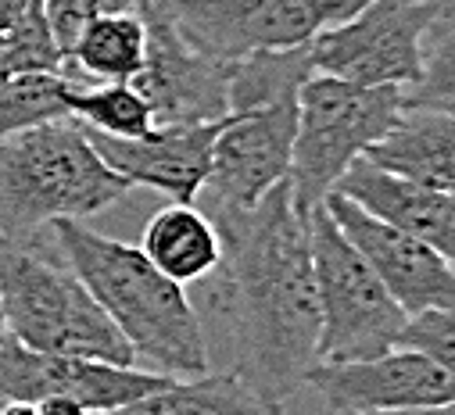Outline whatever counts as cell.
I'll use <instances>...</instances> for the list:
<instances>
[{"label": "cell", "mask_w": 455, "mask_h": 415, "mask_svg": "<svg viewBox=\"0 0 455 415\" xmlns=\"http://www.w3.org/2000/svg\"><path fill=\"white\" fill-rule=\"evenodd\" d=\"M222 240L215 308L230 323L234 372L262 397L283 404L319 362V301L305 215L291 183L273 186L255 208L215 212Z\"/></svg>", "instance_id": "obj_1"}, {"label": "cell", "mask_w": 455, "mask_h": 415, "mask_svg": "<svg viewBox=\"0 0 455 415\" xmlns=\"http://www.w3.org/2000/svg\"><path fill=\"white\" fill-rule=\"evenodd\" d=\"M51 230L72 272L133 348L140 369L176 380L208 372L204 326L187 286L158 272L140 247L104 237L83 219H58Z\"/></svg>", "instance_id": "obj_2"}, {"label": "cell", "mask_w": 455, "mask_h": 415, "mask_svg": "<svg viewBox=\"0 0 455 415\" xmlns=\"http://www.w3.org/2000/svg\"><path fill=\"white\" fill-rule=\"evenodd\" d=\"M76 86L79 82L65 72H26L0 82V140L40 122L72 119L68 100Z\"/></svg>", "instance_id": "obj_22"}, {"label": "cell", "mask_w": 455, "mask_h": 415, "mask_svg": "<svg viewBox=\"0 0 455 415\" xmlns=\"http://www.w3.org/2000/svg\"><path fill=\"white\" fill-rule=\"evenodd\" d=\"M140 0H44V15L51 22V33L61 47V54H68V47L76 43L79 29L100 15H116V12H137Z\"/></svg>", "instance_id": "obj_25"}, {"label": "cell", "mask_w": 455, "mask_h": 415, "mask_svg": "<svg viewBox=\"0 0 455 415\" xmlns=\"http://www.w3.org/2000/svg\"><path fill=\"white\" fill-rule=\"evenodd\" d=\"M333 226L348 237V244L366 258V265L380 276L387 294L405 308V311H423V308H451L455 304V269L451 258L434 251L427 240L402 233L359 204H352L340 193L323 197Z\"/></svg>", "instance_id": "obj_12"}, {"label": "cell", "mask_w": 455, "mask_h": 415, "mask_svg": "<svg viewBox=\"0 0 455 415\" xmlns=\"http://www.w3.org/2000/svg\"><path fill=\"white\" fill-rule=\"evenodd\" d=\"M441 19H455L444 0H366L315 40H308L312 72L366 86H416L423 75L427 36Z\"/></svg>", "instance_id": "obj_7"}, {"label": "cell", "mask_w": 455, "mask_h": 415, "mask_svg": "<svg viewBox=\"0 0 455 415\" xmlns=\"http://www.w3.org/2000/svg\"><path fill=\"white\" fill-rule=\"evenodd\" d=\"M330 193L348 197L373 219L427 240L444 258L455 254V197L444 190L419 186L405 176L373 165L370 158H355Z\"/></svg>", "instance_id": "obj_15"}, {"label": "cell", "mask_w": 455, "mask_h": 415, "mask_svg": "<svg viewBox=\"0 0 455 415\" xmlns=\"http://www.w3.org/2000/svg\"><path fill=\"white\" fill-rule=\"evenodd\" d=\"M140 251L158 272L187 286L208 279L219 269L222 240L212 215H204L194 200H169L144 226Z\"/></svg>", "instance_id": "obj_17"}, {"label": "cell", "mask_w": 455, "mask_h": 415, "mask_svg": "<svg viewBox=\"0 0 455 415\" xmlns=\"http://www.w3.org/2000/svg\"><path fill=\"white\" fill-rule=\"evenodd\" d=\"M395 348L427 355V358H434L437 365L455 369V319H451V308L409 311Z\"/></svg>", "instance_id": "obj_24"}, {"label": "cell", "mask_w": 455, "mask_h": 415, "mask_svg": "<svg viewBox=\"0 0 455 415\" xmlns=\"http://www.w3.org/2000/svg\"><path fill=\"white\" fill-rule=\"evenodd\" d=\"M176 33L212 61L291 51L352 19L366 0H151Z\"/></svg>", "instance_id": "obj_8"}, {"label": "cell", "mask_w": 455, "mask_h": 415, "mask_svg": "<svg viewBox=\"0 0 455 415\" xmlns=\"http://www.w3.org/2000/svg\"><path fill=\"white\" fill-rule=\"evenodd\" d=\"M298 129V93L266 108L226 115L212 140V168L204 190L215 212L255 208L273 186L291 176V151Z\"/></svg>", "instance_id": "obj_9"}, {"label": "cell", "mask_w": 455, "mask_h": 415, "mask_svg": "<svg viewBox=\"0 0 455 415\" xmlns=\"http://www.w3.org/2000/svg\"><path fill=\"white\" fill-rule=\"evenodd\" d=\"M0 82H8V75H4V72H0Z\"/></svg>", "instance_id": "obj_31"}, {"label": "cell", "mask_w": 455, "mask_h": 415, "mask_svg": "<svg viewBox=\"0 0 455 415\" xmlns=\"http://www.w3.org/2000/svg\"><path fill=\"white\" fill-rule=\"evenodd\" d=\"M219 122H197V126H155L148 137L119 140L90 133V144L97 147L100 161L119 172L130 186H148L165 193L169 200H197V193L208 183L212 168V140L219 133Z\"/></svg>", "instance_id": "obj_14"}, {"label": "cell", "mask_w": 455, "mask_h": 415, "mask_svg": "<svg viewBox=\"0 0 455 415\" xmlns=\"http://www.w3.org/2000/svg\"><path fill=\"white\" fill-rule=\"evenodd\" d=\"M305 230L319 301V362H359L391 351L409 311L333 226L323 200L305 212Z\"/></svg>", "instance_id": "obj_6"}, {"label": "cell", "mask_w": 455, "mask_h": 415, "mask_svg": "<svg viewBox=\"0 0 455 415\" xmlns=\"http://www.w3.org/2000/svg\"><path fill=\"white\" fill-rule=\"evenodd\" d=\"M176 376L151 372L140 365H111L97 358L76 355H47L26 348L12 333L0 344V397L4 401H44V397H72L83 408L111 411L123 408Z\"/></svg>", "instance_id": "obj_11"}, {"label": "cell", "mask_w": 455, "mask_h": 415, "mask_svg": "<svg viewBox=\"0 0 455 415\" xmlns=\"http://www.w3.org/2000/svg\"><path fill=\"white\" fill-rule=\"evenodd\" d=\"M36 4V0H0V29H8L15 26L29 8Z\"/></svg>", "instance_id": "obj_27"}, {"label": "cell", "mask_w": 455, "mask_h": 415, "mask_svg": "<svg viewBox=\"0 0 455 415\" xmlns=\"http://www.w3.org/2000/svg\"><path fill=\"white\" fill-rule=\"evenodd\" d=\"M36 408H40V415H93L90 408H83L72 397H44V401H36Z\"/></svg>", "instance_id": "obj_26"}, {"label": "cell", "mask_w": 455, "mask_h": 415, "mask_svg": "<svg viewBox=\"0 0 455 415\" xmlns=\"http://www.w3.org/2000/svg\"><path fill=\"white\" fill-rule=\"evenodd\" d=\"M97 415H283V404L251 390L234 369L169 380L165 387Z\"/></svg>", "instance_id": "obj_18"}, {"label": "cell", "mask_w": 455, "mask_h": 415, "mask_svg": "<svg viewBox=\"0 0 455 415\" xmlns=\"http://www.w3.org/2000/svg\"><path fill=\"white\" fill-rule=\"evenodd\" d=\"M137 12L144 19V65L130 82L151 104L155 126H197L230 115V65L194 51L151 0H140Z\"/></svg>", "instance_id": "obj_10"}, {"label": "cell", "mask_w": 455, "mask_h": 415, "mask_svg": "<svg viewBox=\"0 0 455 415\" xmlns=\"http://www.w3.org/2000/svg\"><path fill=\"white\" fill-rule=\"evenodd\" d=\"M305 387H315L319 397L340 415H363L416 404H451L455 369H444L427 355L391 348L359 362H315Z\"/></svg>", "instance_id": "obj_13"}, {"label": "cell", "mask_w": 455, "mask_h": 415, "mask_svg": "<svg viewBox=\"0 0 455 415\" xmlns=\"http://www.w3.org/2000/svg\"><path fill=\"white\" fill-rule=\"evenodd\" d=\"M0 415H40V408L33 401H8L0 408Z\"/></svg>", "instance_id": "obj_29"}, {"label": "cell", "mask_w": 455, "mask_h": 415, "mask_svg": "<svg viewBox=\"0 0 455 415\" xmlns=\"http://www.w3.org/2000/svg\"><path fill=\"white\" fill-rule=\"evenodd\" d=\"M72 119L104 137H119V140H137L155 129L151 104L137 93L133 82H100V86H76L68 100Z\"/></svg>", "instance_id": "obj_21"}, {"label": "cell", "mask_w": 455, "mask_h": 415, "mask_svg": "<svg viewBox=\"0 0 455 415\" xmlns=\"http://www.w3.org/2000/svg\"><path fill=\"white\" fill-rule=\"evenodd\" d=\"M308 75H312L308 43L291 47V51H255L248 58L230 61V82H226L230 115L266 108L273 100L294 97Z\"/></svg>", "instance_id": "obj_20"}, {"label": "cell", "mask_w": 455, "mask_h": 415, "mask_svg": "<svg viewBox=\"0 0 455 415\" xmlns=\"http://www.w3.org/2000/svg\"><path fill=\"white\" fill-rule=\"evenodd\" d=\"M4 337H8V323H4V308H0V344H4Z\"/></svg>", "instance_id": "obj_30"}, {"label": "cell", "mask_w": 455, "mask_h": 415, "mask_svg": "<svg viewBox=\"0 0 455 415\" xmlns=\"http://www.w3.org/2000/svg\"><path fill=\"white\" fill-rule=\"evenodd\" d=\"M133 186L111 172L76 119L0 140V237H36L58 219H90Z\"/></svg>", "instance_id": "obj_3"}, {"label": "cell", "mask_w": 455, "mask_h": 415, "mask_svg": "<svg viewBox=\"0 0 455 415\" xmlns=\"http://www.w3.org/2000/svg\"><path fill=\"white\" fill-rule=\"evenodd\" d=\"M444 4H455V0H444Z\"/></svg>", "instance_id": "obj_32"}, {"label": "cell", "mask_w": 455, "mask_h": 415, "mask_svg": "<svg viewBox=\"0 0 455 415\" xmlns=\"http://www.w3.org/2000/svg\"><path fill=\"white\" fill-rule=\"evenodd\" d=\"M68 65L100 82H130L144 65L140 12H116L86 22L65 54V68Z\"/></svg>", "instance_id": "obj_19"}, {"label": "cell", "mask_w": 455, "mask_h": 415, "mask_svg": "<svg viewBox=\"0 0 455 415\" xmlns=\"http://www.w3.org/2000/svg\"><path fill=\"white\" fill-rule=\"evenodd\" d=\"M405 108L402 86H366L312 72L298 90V129L291 151V197L305 215L345 168L377 144Z\"/></svg>", "instance_id": "obj_5"}, {"label": "cell", "mask_w": 455, "mask_h": 415, "mask_svg": "<svg viewBox=\"0 0 455 415\" xmlns=\"http://www.w3.org/2000/svg\"><path fill=\"white\" fill-rule=\"evenodd\" d=\"M363 415H455L451 404H416V408H387V411H363Z\"/></svg>", "instance_id": "obj_28"}, {"label": "cell", "mask_w": 455, "mask_h": 415, "mask_svg": "<svg viewBox=\"0 0 455 415\" xmlns=\"http://www.w3.org/2000/svg\"><path fill=\"white\" fill-rule=\"evenodd\" d=\"M373 165L419 186L451 193L455 186V115L444 108L405 104L387 133L363 154Z\"/></svg>", "instance_id": "obj_16"}, {"label": "cell", "mask_w": 455, "mask_h": 415, "mask_svg": "<svg viewBox=\"0 0 455 415\" xmlns=\"http://www.w3.org/2000/svg\"><path fill=\"white\" fill-rule=\"evenodd\" d=\"M0 308L8 333L26 348L137 365L133 348L72 265L54 262L33 237H0Z\"/></svg>", "instance_id": "obj_4"}, {"label": "cell", "mask_w": 455, "mask_h": 415, "mask_svg": "<svg viewBox=\"0 0 455 415\" xmlns=\"http://www.w3.org/2000/svg\"><path fill=\"white\" fill-rule=\"evenodd\" d=\"M0 72L8 79L26 72H65V54L44 15V0L8 29H0Z\"/></svg>", "instance_id": "obj_23"}]
</instances>
